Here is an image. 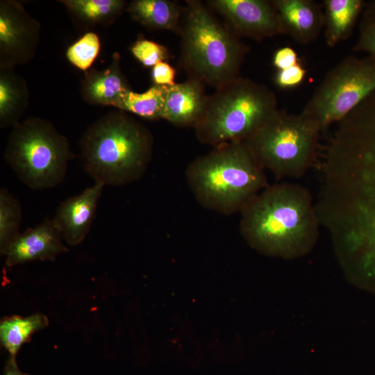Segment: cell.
Masks as SVG:
<instances>
[{"label": "cell", "instance_id": "1", "mask_svg": "<svg viewBox=\"0 0 375 375\" xmlns=\"http://www.w3.org/2000/svg\"><path fill=\"white\" fill-rule=\"evenodd\" d=\"M320 224L310 192L294 183L268 185L240 212V232L267 256H303L315 245Z\"/></svg>", "mask_w": 375, "mask_h": 375}, {"label": "cell", "instance_id": "2", "mask_svg": "<svg viewBox=\"0 0 375 375\" xmlns=\"http://www.w3.org/2000/svg\"><path fill=\"white\" fill-rule=\"evenodd\" d=\"M79 144L86 172L94 182L123 186L139 180L147 171L153 138L142 124L119 110L88 126Z\"/></svg>", "mask_w": 375, "mask_h": 375}, {"label": "cell", "instance_id": "3", "mask_svg": "<svg viewBox=\"0 0 375 375\" xmlns=\"http://www.w3.org/2000/svg\"><path fill=\"white\" fill-rule=\"evenodd\" d=\"M265 171L243 141L215 147L197 157L188 165L185 176L199 205L233 215L269 185Z\"/></svg>", "mask_w": 375, "mask_h": 375}, {"label": "cell", "instance_id": "4", "mask_svg": "<svg viewBox=\"0 0 375 375\" xmlns=\"http://www.w3.org/2000/svg\"><path fill=\"white\" fill-rule=\"evenodd\" d=\"M216 89L194 127L203 144L247 141L279 111L275 94L248 78L238 76Z\"/></svg>", "mask_w": 375, "mask_h": 375}, {"label": "cell", "instance_id": "5", "mask_svg": "<svg viewBox=\"0 0 375 375\" xmlns=\"http://www.w3.org/2000/svg\"><path fill=\"white\" fill-rule=\"evenodd\" d=\"M181 34L183 62L193 79L217 88L238 77L242 45L200 1H187Z\"/></svg>", "mask_w": 375, "mask_h": 375}, {"label": "cell", "instance_id": "6", "mask_svg": "<svg viewBox=\"0 0 375 375\" xmlns=\"http://www.w3.org/2000/svg\"><path fill=\"white\" fill-rule=\"evenodd\" d=\"M4 157L22 183L45 190L63 181L73 154L68 139L51 122L33 117L12 127Z\"/></svg>", "mask_w": 375, "mask_h": 375}, {"label": "cell", "instance_id": "7", "mask_svg": "<svg viewBox=\"0 0 375 375\" xmlns=\"http://www.w3.org/2000/svg\"><path fill=\"white\" fill-rule=\"evenodd\" d=\"M321 131L303 113L279 110L245 142L265 170L277 178H297L314 163Z\"/></svg>", "mask_w": 375, "mask_h": 375}, {"label": "cell", "instance_id": "8", "mask_svg": "<svg viewBox=\"0 0 375 375\" xmlns=\"http://www.w3.org/2000/svg\"><path fill=\"white\" fill-rule=\"evenodd\" d=\"M341 151L350 201L359 213L375 217V91L347 117Z\"/></svg>", "mask_w": 375, "mask_h": 375}, {"label": "cell", "instance_id": "9", "mask_svg": "<svg viewBox=\"0 0 375 375\" xmlns=\"http://www.w3.org/2000/svg\"><path fill=\"white\" fill-rule=\"evenodd\" d=\"M374 91L375 57L348 56L327 73L301 112L322 131L339 123Z\"/></svg>", "mask_w": 375, "mask_h": 375}, {"label": "cell", "instance_id": "10", "mask_svg": "<svg viewBox=\"0 0 375 375\" xmlns=\"http://www.w3.org/2000/svg\"><path fill=\"white\" fill-rule=\"evenodd\" d=\"M40 24L15 0L0 1V68L27 64L40 43Z\"/></svg>", "mask_w": 375, "mask_h": 375}, {"label": "cell", "instance_id": "11", "mask_svg": "<svg viewBox=\"0 0 375 375\" xmlns=\"http://www.w3.org/2000/svg\"><path fill=\"white\" fill-rule=\"evenodd\" d=\"M208 2L240 34L260 40L285 33L272 1L212 0Z\"/></svg>", "mask_w": 375, "mask_h": 375}, {"label": "cell", "instance_id": "12", "mask_svg": "<svg viewBox=\"0 0 375 375\" xmlns=\"http://www.w3.org/2000/svg\"><path fill=\"white\" fill-rule=\"evenodd\" d=\"M62 237L53 219L19 233L1 252L6 256L8 267L38 260H53L66 252Z\"/></svg>", "mask_w": 375, "mask_h": 375}, {"label": "cell", "instance_id": "13", "mask_svg": "<svg viewBox=\"0 0 375 375\" xmlns=\"http://www.w3.org/2000/svg\"><path fill=\"white\" fill-rule=\"evenodd\" d=\"M104 186L94 182L81 193L65 200L57 208L53 220L69 244L77 245L86 237Z\"/></svg>", "mask_w": 375, "mask_h": 375}, {"label": "cell", "instance_id": "14", "mask_svg": "<svg viewBox=\"0 0 375 375\" xmlns=\"http://www.w3.org/2000/svg\"><path fill=\"white\" fill-rule=\"evenodd\" d=\"M285 33L299 43L311 42L324 28V12L310 0H274Z\"/></svg>", "mask_w": 375, "mask_h": 375}, {"label": "cell", "instance_id": "15", "mask_svg": "<svg viewBox=\"0 0 375 375\" xmlns=\"http://www.w3.org/2000/svg\"><path fill=\"white\" fill-rule=\"evenodd\" d=\"M203 83L192 78L168 86L162 119L177 126L194 127L207 103Z\"/></svg>", "mask_w": 375, "mask_h": 375}, {"label": "cell", "instance_id": "16", "mask_svg": "<svg viewBox=\"0 0 375 375\" xmlns=\"http://www.w3.org/2000/svg\"><path fill=\"white\" fill-rule=\"evenodd\" d=\"M120 61V54L115 52L108 67L85 72L80 87V94L85 102L115 107L123 94L131 90L122 72Z\"/></svg>", "mask_w": 375, "mask_h": 375}, {"label": "cell", "instance_id": "17", "mask_svg": "<svg viewBox=\"0 0 375 375\" xmlns=\"http://www.w3.org/2000/svg\"><path fill=\"white\" fill-rule=\"evenodd\" d=\"M29 99L26 79L14 68H0V127H13L25 112Z\"/></svg>", "mask_w": 375, "mask_h": 375}, {"label": "cell", "instance_id": "18", "mask_svg": "<svg viewBox=\"0 0 375 375\" xmlns=\"http://www.w3.org/2000/svg\"><path fill=\"white\" fill-rule=\"evenodd\" d=\"M360 0H325L324 1V36L333 47L349 38L361 12Z\"/></svg>", "mask_w": 375, "mask_h": 375}, {"label": "cell", "instance_id": "19", "mask_svg": "<svg viewBox=\"0 0 375 375\" xmlns=\"http://www.w3.org/2000/svg\"><path fill=\"white\" fill-rule=\"evenodd\" d=\"M127 10L133 19L155 29L176 30L181 15L178 6L167 0H135Z\"/></svg>", "mask_w": 375, "mask_h": 375}, {"label": "cell", "instance_id": "20", "mask_svg": "<svg viewBox=\"0 0 375 375\" xmlns=\"http://www.w3.org/2000/svg\"><path fill=\"white\" fill-rule=\"evenodd\" d=\"M69 12L80 21L90 25H109L122 13L123 0H60Z\"/></svg>", "mask_w": 375, "mask_h": 375}, {"label": "cell", "instance_id": "21", "mask_svg": "<svg viewBox=\"0 0 375 375\" xmlns=\"http://www.w3.org/2000/svg\"><path fill=\"white\" fill-rule=\"evenodd\" d=\"M167 88L153 84L142 93L131 90L123 94L115 107L147 119H162Z\"/></svg>", "mask_w": 375, "mask_h": 375}, {"label": "cell", "instance_id": "22", "mask_svg": "<svg viewBox=\"0 0 375 375\" xmlns=\"http://www.w3.org/2000/svg\"><path fill=\"white\" fill-rule=\"evenodd\" d=\"M47 324V317L42 314H34L26 317L12 316L3 319L0 324V340L10 358H15L22 345L31 335Z\"/></svg>", "mask_w": 375, "mask_h": 375}, {"label": "cell", "instance_id": "23", "mask_svg": "<svg viewBox=\"0 0 375 375\" xmlns=\"http://www.w3.org/2000/svg\"><path fill=\"white\" fill-rule=\"evenodd\" d=\"M22 208L18 200L6 188L0 190L1 252L19 234Z\"/></svg>", "mask_w": 375, "mask_h": 375}, {"label": "cell", "instance_id": "24", "mask_svg": "<svg viewBox=\"0 0 375 375\" xmlns=\"http://www.w3.org/2000/svg\"><path fill=\"white\" fill-rule=\"evenodd\" d=\"M100 46L99 36L93 32H88L69 47L66 56L73 65L87 72L98 56Z\"/></svg>", "mask_w": 375, "mask_h": 375}, {"label": "cell", "instance_id": "25", "mask_svg": "<svg viewBox=\"0 0 375 375\" xmlns=\"http://www.w3.org/2000/svg\"><path fill=\"white\" fill-rule=\"evenodd\" d=\"M353 50L367 52L375 57V3L369 6L362 13Z\"/></svg>", "mask_w": 375, "mask_h": 375}, {"label": "cell", "instance_id": "26", "mask_svg": "<svg viewBox=\"0 0 375 375\" xmlns=\"http://www.w3.org/2000/svg\"><path fill=\"white\" fill-rule=\"evenodd\" d=\"M131 51L146 67H153L168 58V51L164 46L147 39L137 40Z\"/></svg>", "mask_w": 375, "mask_h": 375}, {"label": "cell", "instance_id": "27", "mask_svg": "<svg viewBox=\"0 0 375 375\" xmlns=\"http://www.w3.org/2000/svg\"><path fill=\"white\" fill-rule=\"evenodd\" d=\"M306 74L305 68L299 62L290 68L278 70L274 81L280 88H293L299 86L303 81Z\"/></svg>", "mask_w": 375, "mask_h": 375}, {"label": "cell", "instance_id": "28", "mask_svg": "<svg viewBox=\"0 0 375 375\" xmlns=\"http://www.w3.org/2000/svg\"><path fill=\"white\" fill-rule=\"evenodd\" d=\"M176 70L165 61L158 62L153 67L151 78L154 85L172 86L175 84Z\"/></svg>", "mask_w": 375, "mask_h": 375}, {"label": "cell", "instance_id": "29", "mask_svg": "<svg viewBox=\"0 0 375 375\" xmlns=\"http://www.w3.org/2000/svg\"><path fill=\"white\" fill-rule=\"evenodd\" d=\"M274 66L278 70L285 69L299 62L297 53L290 47H283L278 49L272 59Z\"/></svg>", "mask_w": 375, "mask_h": 375}, {"label": "cell", "instance_id": "30", "mask_svg": "<svg viewBox=\"0 0 375 375\" xmlns=\"http://www.w3.org/2000/svg\"><path fill=\"white\" fill-rule=\"evenodd\" d=\"M3 375H27L18 368L15 358H10L3 369Z\"/></svg>", "mask_w": 375, "mask_h": 375}]
</instances>
